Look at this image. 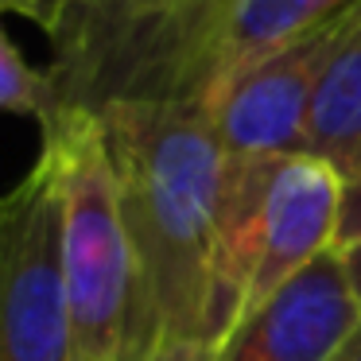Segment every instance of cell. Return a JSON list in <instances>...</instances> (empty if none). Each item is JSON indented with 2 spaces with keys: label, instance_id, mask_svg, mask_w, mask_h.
<instances>
[{
  "label": "cell",
  "instance_id": "obj_2",
  "mask_svg": "<svg viewBox=\"0 0 361 361\" xmlns=\"http://www.w3.org/2000/svg\"><path fill=\"white\" fill-rule=\"evenodd\" d=\"M252 0H0L47 35L59 109L113 102L210 105Z\"/></svg>",
  "mask_w": 361,
  "mask_h": 361
},
{
  "label": "cell",
  "instance_id": "obj_9",
  "mask_svg": "<svg viewBox=\"0 0 361 361\" xmlns=\"http://www.w3.org/2000/svg\"><path fill=\"white\" fill-rule=\"evenodd\" d=\"M345 8H361V0H252L233 32L221 82L233 78L237 71H245L249 63H257L260 55L276 51L280 43H288L291 35L307 32V27L322 24V20L338 16Z\"/></svg>",
  "mask_w": 361,
  "mask_h": 361
},
{
  "label": "cell",
  "instance_id": "obj_10",
  "mask_svg": "<svg viewBox=\"0 0 361 361\" xmlns=\"http://www.w3.org/2000/svg\"><path fill=\"white\" fill-rule=\"evenodd\" d=\"M0 113L32 117L39 128L59 113V94L51 86L47 71L32 66L20 55V47L8 39L4 24H0Z\"/></svg>",
  "mask_w": 361,
  "mask_h": 361
},
{
  "label": "cell",
  "instance_id": "obj_13",
  "mask_svg": "<svg viewBox=\"0 0 361 361\" xmlns=\"http://www.w3.org/2000/svg\"><path fill=\"white\" fill-rule=\"evenodd\" d=\"M330 361H361V326L353 330V334H350V342H345V345H342V350H338Z\"/></svg>",
  "mask_w": 361,
  "mask_h": 361
},
{
  "label": "cell",
  "instance_id": "obj_5",
  "mask_svg": "<svg viewBox=\"0 0 361 361\" xmlns=\"http://www.w3.org/2000/svg\"><path fill=\"white\" fill-rule=\"evenodd\" d=\"M0 361H74L63 218L43 156L0 195Z\"/></svg>",
  "mask_w": 361,
  "mask_h": 361
},
{
  "label": "cell",
  "instance_id": "obj_7",
  "mask_svg": "<svg viewBox=\"0 0 361 361\" xmlns=\"http://www.w3.org/2000/svg\"><path fill=\"white\" fill-rule=\"evenodd\" d=\"M342 175L314 156H288L268 171L260 198V252L249 311L334 249ZM245 311V314H249Z\"/></svg>",
  "mask_w": 361,
  "mask_h": 361
},
{
  "label": "cell",
  "instance_id": "obj_3",
  "mask_svg": "<svg viewBox=\"0 0 361 361\" xmlns=\"http://www.w3.org/2000/svg\"><path fill=\"white\" fill-rule=\"evenodd\" d=\"M39 136L63 218L74 361H140V268L102 117L63 105Z\"/></svg>",
  "mask_w": 361,
  "mask_h": 361
},
{
  "label": "cell",
  "instance_id": "obj_1",
  "mask_svg": "<svg viewBox=\"0 0 361 361\" xmlns=\"http://www.w3.org/2000/svg\"><path fill=\"white\" fill-rule=\"evenodd\" d=\"M140 268V361H214L226 156L198 102L97 109Z\"/></svg>",
  "mask_w": 361,
  "mask_h": 361
},
{
  "label": "cell",
  "instance_id": "obj_6",
  "mask_svg": "<svg viewBox=\"0 0 361 361\" xmlns=\"http://www.w3.org/2000/svg\"><path fill=\"white\" fill-rule=\"evenodd\" d=\"M361 326V303L334 249L257 303L214 361H330Z\"/></svg>",
  "mask_w": 361,
  "mask_h": 361
},
{
  "label": "cell",
  "instance_id": "obj_11",
  "mask_svg": "<svg viewBox=\"0 0 361 361\" xmlns=\"http://www.w3.org/2000/svg\"><path fill=\"white\" fill-rule=\"evenodd\" d=\"M353 245H361V171L342 179V210H338L334 252H345Z\"/></svg>",
  "mask_w": 361,
  "mask_h": 361
},
{
  "label": "cell",
  "instance_id": "obj_8",
  "mask_svg": "<svg viewBox=\"0 0 361 361\" xmlns=\"http://www.w3.org/2000/svg\"><path fill=\"white\" fill-rule=\"evenodd\" d=\"M307 156L330 164L342 179L361 171V27L338 51L319 86L307 125Z\"/></svg>",
  "mask_w": 361,
  "mask_h": 361
},
{
  "label": "cell",
  "instance_id": "obj_4",
  "mask_svg": "<svg viewBox=\"0 0 361 361\" xmlns=\"http://www.w3.org/2000/svg\"><path fill=\"white\" fill-rule=\"evenodd\" d=\"M357 27L361 8H345L291 35L214 90L206 109L226 164H276L307 156V125L319 86Z\"/></svg>",
  "mask_w": 361,
  "mask_h": 361
},
{
  "label": "cell",
  "instance_id": "obj_12",
  "mask_svg": "<svg viewBox=\"0 0 361 361\" xmlns=\"http://www.w3.org/2000/svg\"><path fill=\"white\" fill-rule=\"evenodd\" d=\"M338 257H342L345 276H350V288H353V295H357V303H361V245H353V249L338 252Z\"/></svg>",
  "mask_w": 361,
  "mask_h": 361
}]
</instances>
